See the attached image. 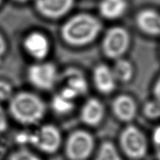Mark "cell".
<instances>
[{
  "label": "cell",
  "mask_w": 160,
  "mask_h": 160,
  "mask_svg": "<svg viewBox=\"0 0 160 160\" xmlns=\"http://www.w3.org/2000/svg\"><path fill=\"white\" fill-rule=\"evenodd\" d=\"M101 19L88 12H79L68 16L62 22L59 35L68 47L81 48L92 44L102 32Z\"/></svg>",
  "instance_id": "obj_1"
},
{
  "label": "cell",
  "mask_w": 160,
  "mask_h": 160,
  "mask_svg": "<svg viewBox=\"0 0 160 160\" xmlns=\"http://www.w3.org/2000/svg\"><path fill=\"white\" fill-rule=\"evenodd\" d=\"M47 104L38 94L28 91L14 93L8 101L9 115L18 124L32 126L38 124L47 113Z\"/></svg>",
  "instance_id": "obj_2"
},
{
  "label": "cell",
  "mask_w": 160,
  "mask_h": 160,
  "mask_svg": "<svg viewBox=\"0 0 160 160\" xmlns=\"http://www.w3.org/2000/svg\"><path fill=\"white\" fill-rule=\"evenodd\" d=\"M101 36V50L105 58L114 61L126 57L132 43V37L127 28L119 25H112Z\"/></svg>",
  "instance_id": "obj_3"
},
{
  "label": "cell",
  "mask_w": 160,
  "mask_h": 160,
  "mask_svg": "<svg viewBox=\"0 0 160 160\" xmlns=\"http://www.w3.org/2000/svg\"><path fill=\"white\" fill-rule=\"evenodd\" d=\"M118 148L122 155L131 160L145 158L149 148L146 135L136 125L128 124L121 131L118 138Z\"/></svg>",
  "instance_id": "obj_4"
},
{
  "label": "cell",
  "mask_w": 160,
  "mask_h": 160,
  "mask_svg": "<svg viewBox=\"0 0 160 160\" xmlns=\"http://www.w3.org/2000/svg\"><path fill=\"white\" fill-rule=\"evenodd\" d=\"M64 153L68 160H88L96 150V141L91 132L77 129L71 132L63 142Z\"/></svg>",
  "instance_id": "obj_5"
},
{
  "label": "cell",
  "mask_w": 160,
  "mask_h": 160,
  "mask_svg": "<svg viewBox=\"0 0 160 160\" xmlns=\"http://www.w3.org/2000/svg\"><path fill=\"white\" fill-rule=\"evenodd\" d=\"M60 76L56 65L47 60L34 62L26 70V78L29 84L42 91L52 90L59 82Z\"/></svg>",
  "instance_id": "obj_6"
},
{
  "label": "cell",
  "mask_w": 160,
  "mask_h": 160,
  "mask_svg": "<svg viewBox=\"0 0 160 160\" xmlns=\"http://www.w3.org/2000/svg\"><path fill=\"white\" fill-rule=\"evenodd\" d=\"M30 143L37 150L46 155H53L63 143L61 131L52 124H43L30 138Z\"/></svg>",
  "instance_id": "obj_7"
},
{
  "label": "cell",
  "mask_w": 160,
  "mask_h": 160,
  "mask_svg": "<svg viewBox=\"0 0 160 160\" xmlns=\"http://www.w3.org/2000/svg\"><path fill=\"white\" fill-rule=\"evenodd\" d=\"M22 47L26 55L35 61L48 59L51 50L49 38L42 31H30L24 36Z\"/></svg>",
  "instance_id": "obj_8"
},
{
  "label": "cell",
  "mask_w": 160,
  "mask_h": 160,
  "mask_svg": "<svg viewBox=\"0 0 160 160\" xmlns=\"http://www.w3.org/2000/svg\"><path fill=\"white\" fill-rule=\"evenodd\" d=\"M35 10L39 16L48 21H58L69 16L75 0H32Z\"/></svg>",
  "instance_id": "obj_9"
},
{
  "label": "cell",
  "mask_w": 160,
  "mask_h": 160,
  "mask_svg": "<svg viewBox=\"0 0 160 160\" xmlns=\"http://www.w3.org/2000/svg\"><path fill=\"white\" fill-rule=\"evenodd\" d=\"M137 29L145 36L158 38L160 33V15L155 8L146 7L137 11L134 16Z\"/></svg>",
  "instance_id": "obj_10"
},
{
  "label": "cell",
  "mask_w": 160,
  "mask_h": 160,
  "mask_svg": "<svg viewBox=\"0 0 160 160\" xmlns=\"http://www.w3.org/2000/svg\"><path fill=\"white\" fill-rule=\"evenodd\" d=\"M111 110L114 117L119 122L130 124L138 114V105L129 94L121 93L113 98Z\"/></svg>",
  "instance_id": "obj_11"
},
{
  "label": "cell",
  "mask_w": 160,
  "mask_h": 160,
  "mask_svg": "<svg viewBox=\"0 0 160 160\" xmlns=\"http://www.w3.org/2000/svg\"><path fill=\"white\" fill-rule=\"evenodd\" d=\"M92 82L98 93L106 96L112 93L118 84L111 66L105 63H98L93 68Z\"/></svg>",
  "instance_id": "obj_12"
},
{
  "label": "cell",
  "mask_w": 160,
  "mask_h": 160,
  "mask_svg": "<svg viewBox=\"0 0 160 160\" xmlns=\"http://www.w3.org/2000/svg\"><path fill=\"white\" fill-rule=\"evenodd\" d=\"M105 117V105L101 100L91 97L88 98L79 111V118L88 127H97L103 122Z\"/></svg>",
  "instance_id": "obj_13"
},
{
  "label": "cell",
  "mask_w": 160,
  "mask_h": 160,
  "mask_svg": "<svg viewBox=\"0 0 160 160\" xmlns=\"http://www.w3.org/2000/svg\"><path fill=\"white\" fill-rule=\"evenodd\" d=\"M128 0H99V18L108 21H116L123 18L128 11Z\"/></svg>",
  "instance_id": "obj_14"
},
{
  "label": "cell",
  "mask_w": 160,
  "mask_h": 160,
  "mask_svg": "<svg viewBox=\"0 0 160 160\" xmlns=\"http://www.w3.org/2000/svg\"><path fill=\"white\" fill-rule=\"evenodd\" d=\"M111 68L118 83L128 84L135 77V67L133 62L126 57L114 61Z\"/></svg>",
  "instance_id": "obj_15"
},
{
  "label": "cell",
  "mask_w": 160,
  "mask_h": 160,
  "mask_svg": "<svg viewBox=\"0 0 160 160\" xmlns=\"http://www.w3.org/2000/svg\"><path fill=\"white\" fill-rule=\"evenodd\" d=\"M62 78L65 80L64 87L72 89L78 96L87 93L88 90V82L84 75L80 70L75 68H69L65 70Z\"/></svg>",
  "instance_id": "obj_16"
},
{
  "label": "cell",
  "mask_w": 160,
  "mask_h": 160,
  "mask_svg": "<svg viewBox=\"0 0 160 160\" xmlns=\"http://www.w3.org/2000/svg\"><path fill=\"white\" fill-rule=\"evenodd\" d=\"M94 160H122V155L112 142L105 141L97 149Z\"/></svg>",
  "instance_id": "obj_17"
},
{
  "label": "cell",
  "mask_w": 160,
  "mask_h": 160,
  "mask_svg": "<svg viewBox=\"0 0 160 160\" xmlns=\"http://www.w3.org/2000/svg\"><path fill=\"white\" fill-rule=\"evenodd\" d=\"M51 107L53 112L57 115H65L70 113L74 110L75 103L74 101L65 98L58 93L53 97L51 102Z\"/></svg>",
  "instance_id": "obj_18"
},
{
  "label": "cell",
  "mask_w": 160,
  "mask_h": 160,
  "mask_svg": "<svg viewBox=\"0 0 160 160\" xmlns=\"http://www.w3.org/2000/svg\"><path fill=\"white\" fill-rule=\"evenodd\" d=\"M142 113L148 119H158L160 116L159 101L155 99H151L147 101L142 107Z\"/></svg>",
  "instance_id": "obj_19"
},
{
  "label": "cell",
  "mask_w": 160,
  "mask_h": 160,
  "mask_svg": "<svg viewBox=\"0 0 160 160\" xmlns=\"http://www.w3.org/2000/svg\"><path fill=\"white\" fill-rule=\"evenodd\" d=\"M8 160H43L35 152L22 148L13 152L8 157Z\"/></svg>",
  "instance_id": "obj_20"
},
{
  "label": "cell",
  "mask_w": 160,
  "mask_h": 160,
  "mask_svg": "<svg viewBox=\"0 0 160 160\" xmlns=\"http://www.w3.org/2000/svg\"><path fill=\"white\" fill-rule=\"evenodd\" d=\"M13 94L12 85L4 80H0V101H9Z\"/></svg>",
  "instance_id": "obj_21"
},
{
  "label": "cell",
  "mask_w": 160,
  "mask_h": 160,
  "mask_svg": "<svg viewBox=\"0 0 160 160\" xmlns=\"http://www.w3.org/2000/svg\"><path fill=\"white\" fill-rule=\"evenodd\" d=\"M8 118L5 110L0 105V133H3L8 128Z\"/></svg>",
  "instance_id": "obj_22"
},
{
  "label": "cell",
  "mask_w": 160,
  "mask_h": 160,
  "mask_svg": "<svg viewBox=\"0 0 160 160\" xmlns=\"http://www.w3.org/2000/svg\"><path fill=\"white\" fill-rule=\"evenodd\" d=\"M152 140L153 142V145L157 148V152L159 155V142H160V128L159 127H157L155 128L152 133Z\"/></svg>",
  "instance_id": "obj_23"
},
{
  "label": "cell",
  "mask_w": 160,
  "mask_h": 160,
  "mask_svg": "<svg viewBox=\"0 0 160 160\" xmlns=\"http://www.w3.org/2000/svg\"><path fill=\"white\" fill-rule=\"evenodd\" d=\"M152 94H153V99L157 100L159 101L160 98V81L159 78H158L155 82L152 87Z\"/></svg>",
  "instance_id": "obj_24"
},
{
  "label": "cell",
  "mask_w": 160,
  "mask_h": 160,
  "mask_svg": "<svg viewBox=\"0 0 160 160\" xmlns=\"http://www.w3.org/2000/svg\"><path fill=\"white\" fill-rule=\"evenodd\" d=\"M7 42L6 41L4 37L0 33V57L3 56L7 53Z\"/></svg>",
  "instance_id": "obj_25"
},
{
  "label": "cell",
  "mask_w": 160,
  "mask_h": 160,
  "mask_svg": "<svg viewBox=\"0 0 160 160\" xmlns=\"http://www.w3.org/2000/svg\"><path fill=\"white\" fill-rule=\"evenodd\" d=\"M14 2L17 3V4H25V3H28L30 1H32V0H13Z\"/></svg>",
  "instance_id": "obj_26"
},
{
  "label": "cell",
  "mask_w": 160,
  "mask_h": 160,
  "mask_svg": "<svg viewBox=\"0 0 160 160\" xmlns=\"http://www.w3.org/2000/svg\"><path fill=\"white\" fill-rule=\"evenodd\" d=\"M3 3V0H0V7H1V5Z\"/></svg>",
  "instance_id": "obj_27"
}]
</instances>
